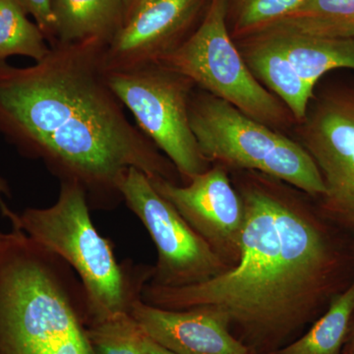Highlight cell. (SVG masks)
<instances>
[{
	"label": "cell",
	"instance_id": "obj_20",
	"mask_svg": "<svg viewBox=\"0 0 354 354\" xmlns=\"http://www.w3.org/2000/svg\"><path fill=\"white\" fill-rule=\"evenodd\" d=\"M306 0H227L234 19V36L245 38L265 29L301 6Z\"/></svg>",
	"mask_w": 354,
	"mask_h": 354
},
{
	"label": "cell",
	"instance_id": "obj_19",
	"mask_svg": "<svg viewBox=\"0 0 354 354\" xmlns=\"http://www.w3.org/2000/svg\"><path fill=\"white\" fill-rule=\"evenodd\" d=\"M87 334L95 354H150L145 333L130 313L88 324Z\"/></svg>",
	"mask_w": 354,
	"mask_h": 354
},
{
	"label": "cell",
	"instance_id": "obj_4",
	"mask_svg": "<svg viewBox=\"0 0 354 354\" xmlns=\"http://www.w3.org/2000/svg\"><path fill=\"white\" fill-rule=\"evenodd\" d=\"M90 209L80 186L62 183L53 206L22 213L8 207L1 211L12 227L57 254L74 270L87 297L88 324L129 313L153 274V266L118 264L111 241L95 227Z\"/></svg>",
	"mask_w": 354,
	"mask_h": 354
},
{
	"label": "cell",
	"instance_id": "obj_25",
	"mask_svg": "<svg viewBox=\"0 0 354 354\" xmlns=\"http://www.w3.org/2000/svg\"><path fill=\"white\" fill-rule=\"evenodd\" d=\"M2 196L10 198L11 191L6 179L2 178V177L0 176V209H1V211L7 207L6 203L2 200Z\"/></svg>",
	"mask_w": 354,
	"mask_h": 354
},
{
	"label": "cell",
	"instance_id": "obj_17",
	"mask_svg": "<svg viewBox=\"0 0 354 354\" xmlns=\"http://www.w3.org/2000/svg\"><path fill=\"white\" fill-rule=\"evenodd\" d=\"M354 314V279L306 334L271 354H342Z\"/></svg>",
	"mask_w": 354,
	"mask_h": 354
},
{
	"label": "cell",
	"instance_id": "obj_8",
	"mask_svg": "<svg viewBox=\"0 0 354 354\" xmlns=\"http://www.w3.org/2000/svg\"><path fill=\"white\" fill-rule=\"evenodd\" d=\"M120 192L157 249V263L149 285H197L230 269L143 172L130 167L121 181Z\"/></svg>",
	"mask_w": 354,
	"mask_h": 354
},
{
	"label": "cell",
	"instance_id": "obj_10",
	"mask_svg": "<svg viewBox=\"0 0 354 354\" xmlns=\"http://www.w3.org/2000/svg\"><path fill=\"white\" fill-rule=\"evenodd\" d=\"M150 181L228 267L237 264L245 212L225 167H209L185 185Z\"/></svg>",
	"mask_w": 354,
	"mask_h": 354
},
{
	"label": "cell",
	"instance_id": "obj_12",
	"mask_svg": "<svg viewBox=\"0 0 354 354\" xmlns=\"http://www.w3.org/2000/svg\"><path fill=\"white\" fill-rule=\"evenodd\" d=\"M129 313L147 337L176 354H252L232 335L227 317L215 310L162 309L140 298Z\"/></svg>",
	"mask_w": 354,
	"mask_h": 354
},
{
	"label": "cell",
	"instance_id": "obj_18",
	"mask_svg": "<svg viewBox=\"0 0 354 354\" xmlns=\"http://www.w3.org/2000/svg\"><path fill=\"white\" fill-rule=\"evenodd\" d=\"M50 46L36 23L17 0H0V62L10 57H26L38 62Z\"/></svg>",
	"mask_w": 354,
	"mask_h": 354
},
{
	"label": "cell",
	"instance_id": "obj_21",
	"mask_svg": "<svg viewBox=\"0 0 354 354\" xmlns=\"http://www.w3.org/2000/svg\"><path fill=\"white\" fill-rule=\"evenodd\" d=\"M26 13L32 16L36 24L46 37L48 46L57 44L55 18L51 10V0H17Z\"/></svg>",
	"mask_w": 354,
	"mask_h": 354
},
{
	"label": "cell",
	"instance_id": "obj_7",
	"mask_svg": "<svg viewBox=\"0 0 354 354\" xmlns=\"http://www.w3.org/2000/svg\"><path fill=\"white\" fill-rule=\"evenodd\" d=\"M109 87L134 115L142 132L174 164L185 185L209 169L190 127L195 84L157 64L108 73Z\"/></svg>",
	"mask_w": 354,
	"mask_h": 354
},
{
	"label": "cell",
	"instance_id": "obj_16",
	"mask_svg": "<svg viewBox=\"0 0 354 354\" xmlns=\"http://www.w3.org/2000/svg\"><path fill=\"white\" fill-rule=\"evenodd\" d=\"M263 30L354 39V0H306L286 17Z\"/></svg>",
	"mask_w": 354,
	"mask_h": 354
},
{
	"label": "cell",
	"instance_id": "obj_3",
	"mask_svg": "<svg viewBox=\"0 0 354 354\" xmlns=\"http://www.w3.org/2000/svg\"><path fill=\"white\" fill-rule=\"evenodd\" d=\"M88 325L74 270L18 228L0 232V354H95Z\"/></svg>",
	"mask_w": 354,
	"mask_h": 354
},
{
	"label": "cell",
	"instance_id": "obj_15",
	"mask_svg": "<svg viewBox=\"0 0 354 354\" xmlns=\"http://www.w3.org/2000/svg\"><path fill=\"white\" fill-rule=\"evenodd\" d=\"M283 48L305 83L314 88L332 70H354V39L320 38L279 30H263ZM257 34V32H256Z\"/></svg>",
	"mask_w": 354,
	"mask_h": 354
},
{
	"label": "cell",
	"instance_id": "obj_1",
	"mask_svg": "<svg viewBox=\"0 0 354 354\" xmlns=\"http://www.w3.org/2000/svg\"><path fill=\"white\" fill-rule=\"evenodd\" d=\"M252 172L239 189L245 221L237 264L197 285L148 283L141 299L162 309L215 310L241 330L251 353L271 354L353 281L354 252L318 209L283 181Z\"/></svg>",
	"mask_w": 354,
	"mask_h": 354
},
{
	"label": "cell",
	"instance_id": "obj_24",
	"mask_svg": "<svg viewBox=\"0 0 354 354\" xmlns=\"http://www.w3.org/2000/svg\"><path fill=\"white\" fill-rule=\"evenodd\" d=\"M146 346L150 354H176L171 351H167V348H162V346L158 344L157 342L151 339L150 337L146 335Z\"/></svg>",
	"mask_w": 354,
	"mask_h": 354
},
{
	"label": "cell",
	"instance_id": "obj_22",
	"mask_svg": "<svg viewBox=\"0 0 354 354\" xmlns=\"http://www.w3.org/2000/svg\"><path fill=\"white\" fill-rule=\"evenodd\" d=\"M123 1V25L131 19L139 9L152 1V0H122Z\"/></svg>",
	"mask_w": 354,
	"mask_h": 354
},
{
	"label": "cell",
	"instance_id": "obj_23",
	"mask_svg": "<svg viewBox=\"0 0 354 354\" xmlns=\"http://www.w3.org/2000/svg\"><path fill=\"white\" fill-rule=\"evenodd\" d=\"M342 354H354V314L351 325H349L348 335H346Z\"/></svg>",
	"mask_w": 354,
	"mask_h": 354
},
{
	"label": "cell",
	"instance_id": "obj_11",
	"mask_svg": "<svg viewBox=\"0 0 354 354\" xmlns=\"http://www.w3.org/2000/svg\"><path fill=\"white\" fill-rule=\"evenodd\" d=\"M204 0H152L106 44L104 70L125 71L155 64L184 41Z\"/></svg>",
	"mask_w": 354,
	"mask_h": 354
},
{
	"label": "cell",
	"instance_id": "obj_14",
	"mask_svg": "<svg viewBox=\"0 0 354 354\" xmlns=\"http://www.w3.org/2000/svg\"><path fill=\"white\" fill-rule=\"evenodd\" d=\"M57 43H109L122 28V0H51Z\"/></svg>",
	"mask_w": 354,
	"mask_h": 354
},
{
	"label": "cell",
	"instance_id": "obj_5",
	"mask_svg": "<svg viewBox=\"0 0 354 354\" xmlns=\"http://www.w3.org/2000/svg\"><path fill=\"white\" fill-rule=\"evenodd\" d=\"M188 113L198 146L209 164L259 172L317 199L325 193L315 162L297 142L207 92H192Z\"/></svg>",
	"mask_w": 354,
	"mask_h": 354
},
{
	"label": "cell",
	"instance_id": "obj_2",
	"mask_svg": "<svg viewBox=\"0 0 354 354\" xmlns=\"http://www.w3.org/2000/svg\"><path fill=\"white\" fill-rule=\"evenodd\" d=\"M106 44L57 43L27 67L0 62V135L21 155L43 162L60 183L80 186L95 209L123 201L120 183L130 167L150 180H181L109 87Z\"/></svg>",
	"mask_w": 354,
	"mask_h": 354
},
{
	"label": "cell",
	"instance_id": "obj_9",
	"mask_svg": "<svg viewBox=\"0 0 354 354\" xmlns=\"http://www.w3.org/2000/svg\"><path fill=\"white\" fill-rule=\"evenodd\" d=\"M299 125L300 145L322 176L321 215L354 236V94L324 95Z\"/></svg>",
	"mask_w": 354,
	"mask_h": 354
},
{
	"label": "cell",
	"instance_id": "obj_6",
	"mask_svg": "<svg viewBox=\"0 0 354 354\" xmlns=\"http://www.w3.org/2000/svg\"><path fill=\"white\" fill-rule=\"evenodd\" d=\"M227 18V0H211L197 29L155 64L187 77L258 122L288 125L295 120L290 111L253 75L230 38Z\"/></svg>",
	"mask_w": 354,
	"mask_h": 354
},
{
	"label": "cell",
	"instance_id": "obj_13",
	"mask_svg": "<svg viewBox=\"0 0 354 354\" xmlns=\"http://www.w3.org/2000/svg\"><path fill=\"white\" fill-rule=\"evenodd\" d=\"M243 39L239 50L253 75L259 77L276 93L293 120L301 122L314 88L304 82L285 51L269 34L257 32Z\"/></svg>",
	"mask_w": 354,
	"mask_h": 354
}]
</instances>
